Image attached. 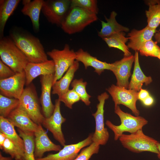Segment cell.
I'll return each mask as SVG.
<instances>
[{
    "label": "cell",
    "mask_w": 160,
    "mask_h": 160,
    "mask_svg": "<svg viewBox=\"0 0 160 160\" xmlns=\"http://www.w3.org/2000/svg\"><path fill=\"white\" fill-rule=\"evenodd\" d=\"M20 136L23 139L24 144L25 160H36L35 157L34 133L17 129Z\"/></svg>",
    "instance_id": "f1b7e54d"
},
{
    "label": "cell",
    "mask_w": 160,
    "mask_h": 160,
    "mask_svg": "<svg viewBox=\"0 0 160 160\" xmlns=\"http://www.w3.org/2000/svg\"><path fill=\"white\" fill-rule=\"evenodd\" d=\"M9 67L0 60V79H4L11 77L15 74Z\"/></svg>",
    "instance_id": "8d00e7d4"
},
{
    "label": "cell",
    "mask_w": 160,
    "mask_h": 160,
    "mask_svg": "<svg viewBox=\"0 0 160 160\" xmlns=\"http://www.w3.org/2000/svg\"><path fill=\"white\" fill-rule=\"evenodd\" d=\"M97 19V15L79 7H71L60 26L65 33L71 35L82 31Z\"/></svg>",
    "instance_id": "277c9868"
},
{
    "label": "cell",
    "mask_w": 160,
    "mask_h": 160,
    "mask_svg": "<svg viewBox=\"0 0 160 160\" xmlns=\"http://www.w3.org/2000/svg\"><path fill=\"white\" fill-rule=\"evenodd\" d=\"M79 67V62L76 60L65 74L53 84L52 94H56L59 97L68 91L70 85L73 80L74 74Z\"/></svg>",
    "instance_id": "cb8c5ba5"
},
{
    "label": "cell",
    "mask_w": 160,
    "mask_h": 160,
    "mask_svg": "<svg viewBox=\"0 0 160 160\" xmlns=\"http://www.w3.org/2000/svg\"><path fill=\"white\" fill-rule=\"evenodd\" d=\"M87 85L86 81H84L82 79H75L73 80L71 86L77 93L80 97V100L83 102L85 105L89 106L91 102L90 98L91 96L89 95L86 90V87Z\"/></svg>",
    "instance_id": "4dcf8cb0"
},
{
    "label": "cell",
    "mask_w": 160,
    "mask_h": 160,
    "mask_svg": "<svg viewBox=\"0 0 160 160\" xmlns=\"http://www.w3.org/2000/svg\"><path fill=\"white\" fill-rule=\"evenodd\" d=\"M20 0L0 1V36L3 37L4 30L7 20L17 7Z\"/></svg>",
    "instance_id": "484cf974"
},
{
    "label": "cell",
    "mask_w": 160,
    "mask_h": 160,
    "mask_svg": "<svg viewBox=\"0 0 160 160\" xmlns=\"http://www.w3.org/2000/svg\"><path fill=\"white\" fill-rule=\"evenodd\" d=\"M24 71L26 78L25 84L28 86L39 76L54 74L55 64L52 60L39 63L29 62Z\"/></svg>",
    "instance_id": "ac0fdd59"
},
{
    "label": "cell",
    "mask_w": 160,
    "mask_h": 160,
    "mask_svg": "<svg viewBox=\"0 0 160 160\" xmlns=\"http://www.w3.org/2000/svg\"><path fill=\"white\" fill-rule=\"evenodd\" d=\"M148 9L145 11L148 25L150 28L156 30L160 24V0L147 1Z\"/></svg>",
    "instance_id": "83f0119b"
},
{
    "label": "cell",
    "mask_w": 160,
    "mask_h": 160,
    "mask_svg": "<svg viewBox=\"0 0 160 160\" xmlns=\"http://www.w3.org/2000/svg\"><path fill=\"white\" fill-rule=\"evenodd\" d=\"M43 0H23V7L21 10L22 13L30 18L34 30L39 31L40 27L39 17L43 3Z\"/></svg>",
    "instance_id": "44dd1931"
},
{
    "label": "cell",
    "mask_w": 160,
    "mask_h": 160,
    "mask_svg": "<svg viewBox=\"0 0 160 160\" xmlns=\"http://www.w3.org/2000/svg\"><path fill=\"white\" fill-rule=\"evenodd\" d=\"M26 81L24 71L9 78L0 79V94L9 98L19 99L24 91Z\"/></svg>",
    "instance_id": "7c38bea8"
},
{
    "label": "cell",
    "mask_w": 160,
    "mask_h": 160,
    "mask_svg": "<svg viewBox=\"0 0 160 160\" xmlns=\"http://www.w3.org/2000/svg\"><path fill=\"white\" fill-rule=\"evenodd\" d=\"M7 118L15 127L25 131L34 133L38 127V125L33 121L20 104Z\"/></svg>",
    "instance_id": "e0dca14e"
},
{
    "label": "cell",
    "mask_w": 160,
    "mask_h": 160,
    "mask_svg": "<svg viewBox=\"0 0 160 160\" xmlns=\"http://www.w3.org/2000/svg\"><path fill=\"white\" fill-rule=\"evenodd\" d=\"M54 74L42 75L40 76L41 94L40 102L43 114L45 118L53 113L55 105L52 102L51 93L53 84Z\"/></svg>",
    "instance_id": "9a60e30c"
},
{
    "label": "cell",
    "mask_w": 160,
    "mask_h": 160,
    "mask_svg": "<svg viewBox=\"0 0 160 160\" xmlns=\"http://www.w3.org/2000/svg\"><path fill=\"white\" fill-rule=\"evenodd\" d=\"M100 148V145L92 142L87 147L82 148L73 160H89L93 155L98 153Z\"/></svg>",
    "instance_id": "e575fe53"
},
{
    "label": "cell",
    "mask_w": 160,
    "mask_h": 160,
    "mask_svg": "<svg viewBox=\"0 0 160 160\" xmlns=\"http://www.w3.org/2000/svg\"><path fill=\"white\" fill-rule=\"evenodd\" d=\"M157 147L158 151V153L157 154V156L158 158L160 159V143L159 142L157 144Z\"/></svg>",
    "instance_id": "7bdbcfd3"
},
{
    "label": "cell",
    "mask_w": 160,
    "mask_h": 160,
    "mask_svg": "<svg viewBox=\"0 0 160 160\" xmlns=\"http://www.w3.org/2000/svg\"><path fill=\"white\" fill-rule=\"evenodd\" d=\"M150 95L146 89H141L138 92V98L141 102Z\"/></svg>",
    "instance_id": "74e56055"
},
{
    "label": "cell",
    "mask_w": 160,
    "mask_h": 160,
    "mask_svg": "<svg viewBox=\"0 0 160 160\" xmlns=\"http://www.w3.org/2000/svg\"><path fill=\"white\" fill-rule=\"evenodd\" d=\"M30 85L24 89L19 99L20 104L34 122L41 124L45 118L41 112L34 87Z\"/></svg>",
    "instance_id": "ba28073f"
},
{
    "label": "cell",
    "mask_w": 160,
    "mask_h": 160,
    "mask_svg": "<svg viewBox=\"0 0 160 160\" xmlns=\"http://www.w3.org/2000/svg\"><path fill=\"white\" fill-rule=\"evenodd\" d=\"M154 101L153 98L150 95L142 101L143 104L145 106H150L154 103Z\"/></svg>",
    "instance_id": "f35d334b"
},
{
    "label": "cell",
    "mask_w": 160,
    "mask_h": 160,
    "mask_svg": "<svg viewBox=\"0 0 160 160\" xmlns=\"http://www.w3.org/2000/svg\"><path fill=\"white\" fill-rule=\"evenodd\" d=\"M154 38L157 43H160V32L157 31L154 36Z\"/></svg>",
    "instance_id": "60d3db41"
},
{
    "label": "cell",
    "mask_w": 160,
    "mask_h": 160,
    "mask_svg": "<svg viewBox=\"0 0 160 160\" xmlns=\"http://www.w3.org/2000/svg\"><path fill=\"white\" fill-rule=\"evenodd\" d=\"M125 35L124 32H121L102 39L109 47L120 49L123 52L124 56H128L131 55L132 54L126 44L129 39L128 37H126Z\"/></svg>",
    "instance_id": "4316f807"
},
{
    "label": "cell",
    "mask_w": 160,
    "mask_h": 160,
    "mask_svg": "<svg viewBox=\"0 0 160 160\" xmlns=\"http://www.w3.org/2000/svg\"><path fill=\"white\" fill-rule=\"evenodd\" d=\"M119 140L124 148L132 152L158 153L157 144L159 142L145 135L142 129L130 134H123Z\"/></svg>",
    "instance_id": "5b68a950"
},
{
    "label": "cell",
    "mask_w": 160,
    "mask_h": 160,
    "mask_svg": "<svg viewBox=\"0 0 160 160\" xmlns=\"http://www.w3.org/2000/svg\"><path fill=\"white\" fill-rule=\"evenodd\" d=\"M158 32H160V29H159V30L158 31Z\"/></svg>",
    "instance_id": "f6af8a7d"
},
{
    "label": "cell",
    "mask_w": 160,
    "mask_h": 160,
    "mask_svg": "<svg viewBox=\"0 0 160 160\" xmlns=\"http://www.w3.org/2000/svg\"><path fill=\"white\" fill-rule=\"evenodd\" d=\"M109 97L106 92H104L97 96L99 103L97 105V110L92 114L95 120V131L92 138L93 142L99 145H104L108 142L109 134L105 127L104 123V106L105 101Z\"/></svg>",
    "instance_id": "9c48e42d"
},
{
    "label": "cell",
    "mask_w": 160,
    "mask_h": 160,
    "mask_svg": "<svg viewBox=\"0 0 160 160\" xmlns=\"http://www.w3.org/2000/svg\"><path fill=\"white\" fill-rule=\"evenodd\" d=\"M156 30L151 29L147 26L140 30H132L128 34L129 41L127 46L135 51H139L146 41L152 39Z\"/></svg>",
    "instance_id": "ffe728a7"
},
{
    "label": "cell",
    "mask_w": 160,
    "mask_h": 160,
    "mask_svg": "<svg viewBox=\"0 0 160 160\" xmlns=\"http://www.w3.org/2000/svg\"><path fill=\"white\" fill-rule=\"evenodd\" d=\"M106 90L111 96L115 106L123 105L129 109L135 116H139L140 111L136 105L138 92L114 84H112Z\"/></svg>",
    "instance_id": "30bf717a"
},
{
    "label": "cell",
    "mask_w": 160,
    "mask_h": 160,
    "mask_svg": "<svg viewBox=\"0 0 160 160\" xmlns=\"http://www.w3.org/2000/svg\"><path fill=\"white\" fill-rule=\"evenodd\" d=\"M20 104L19 100L0 94V116L7 118Z\"/></svg>",
    "instance_id": "f546056e"
},
{
    "label": "cell",
    "mask_w": 160,
    "mask_h": 160,
    "mask_svg": "<svg viewBox=\"0 0 160 160\" xmlns=\"http://www.w3.org/2000/svg\"><path fill=\"white\" fill-rule=\"evenodd\" d=\"M157 58L160 60V54L158 57Z\"/></svg>",
    "instance_id": "ee69618b"
},
{
    "label": "cell",
    "mask_w": 160,
    "mask_h": 160,
    "mask_svg": "<svg viewBox=\"0 0 160 160\" xmlns=\"http://www.w3.org/2000/svg\"><path fill=\"white\" fill-rule=\"evenodd\" d=\"M117 15V13L115 11H113L111 12L109 18L105 16L106 22L100 20L102 28L98 32L99 37L103 39L118 33L129 31L128 28L122 25L117 22L116 18Z\"/></svg>",
    "instance_id": "603a6c76"
},
{
    "label": "cell",
    "mask_w": 160,
    "mask_h": 160,
    "mask_svg": "<svg viewBox=\"0 0 160 160\" xmlns=\"http://www.w3.org/2000/svg\"><path fill=\"white\" fill-rule=\"evenodd\" d=\"M93 133L90 134L86 139L76 143L65 145L57 153L49 154L36 160H73L82 148L93 142Z\"/></svg>",
    "instance_id": "4fadbf2b"
},
{
    "label": "cell",
    "mask_w": 160,
    "mask_h": 160,
    "mask_svg": "<svg viewBox=\"0 0 160 160\" xmlns=\"http://www.w3.org/2000/svg\"><path fill=\"white\" fill-rule=\"evenodd\" d=\"M71 0H44L41 11L50 23L61 26L71 7Z\"/></svg>",
    "instance_id": "52a82bcc"
},
{
    "label": "cell",
    "mask_w": 160,
    "mask_h": 160,
    "mask_svg": "<svg viewBox=\"0 0 160 160\" xmlns=\"http://www.w3.org/2000/svg\"><path fill=\"white\" fill-rule=\"evenodd\" d=\"M47 54L52 59L55 64L53 84L63 76L76 60V52L73 49H70L68 44H65L62 50L53 49Z\"/></svg>",
    "instance_id": "8992f818"
},
{
    "label": "cell",
    "mask_w": 160,
    "mask_h": 160,
    "mask_svg": "<svg viewBox=\"0 0 160 160\" xmlns=\"http://www.w3.org/2000/svg\"><path fill=\"white\" fill-rule=\"evenodd\" d=\"M134 61V56L132 55L124 56L121 60L111 63L110 70L116 77L117 86L128 89L129 79L131 75V69Z\"/></svg>",
    "instance_id": "5bb4252c"
},
{
    "label": "cell",
    "mask_w": 160,
    "mask_h": 160,
    "mask_svg": "<svg viewBox=\"0 0 160 160\" xmlns=\"http://www.w3.org/2000/svg\"><path fill=\"white\" fill-rule=\"evenodd\" d=\"M1 149L15 160H25L24 153L7 137Z\"/></svg>",
    "instance_id": "1f68e13d"
},
{
    "label": "cell",
    "mask_w": 160,
    "mask_h": 160,
    "mask_svg": "<svg viewBox=\"0 0 160 160\" xmlns=\"http://www.w3.org/2000/svg\"><path fill=\"white\" fill-rule=\"evenodd\" d=\"M41 125L38 124L37 130L34 132V155L36 159L43 157L46 152L59 151L61 149L60 145L56 144L51 141Z\"/></svg>",
    "instance_id": "2e32d148"
},
{
    "label": "cell",
    "mask_w": 160,
    "mask_h": 160,
    "mask_svg": "<svg viewBox=\"0 0 160 160\" xmlns=\"http://www.w3.org/2000/svg\"><path fill=\"white\" fill-rule=\"evenodd\" d=\"M71 7H81L91 13L97 15L99 10L96 0H71Z\"/></svg>",
    "instance_id": "836d02e7"
},
{
    "label": "cell",
    "mask_w": 160,
    "mask_h": 160,
    "mask_svg": "<svg viewBox=\"0 0 160 160\" xmlns=\"http://www.w3.org/2000/svg\"><path fill=\"white\" fill-rule=\"evenodd\" d=\"M7 138L4 133L0 132V148L1 149L3 144Z\"/></svg>",
    "instance_id": "ab89813d"
},
{
    "label": "cell",
    "mask_w": 160,
    "mask_h": 160,
    "mask_svg": "<svg viewBox=\"0 0 160 160\" xmlns=\"http://www.w3.org/2000/svg\"><path fill=\"white\" fill-rule=\"evenodd\" d=\"M0 57L1 60L16 73L23 71L29 62L12 40L7 37L0 39Z\"/></svg>",
    "instance_id": "7a4b0ae2"
},
{
    "label": "cell",
    "mask_w": 160,
    "mask_h": 160,
    "mask_svg": "<svg viewBox=\"0 0 160 160\" xmlns=\"http://www.w3.org/2000/svg\"><path fill=\"white\" fill-rule=\"evenodd\" d=\"M58 99L60 102L64 103L65 106L70 109L72 108L73 105L74 103L80 100L78 95L73 89H69L65 93L59 97Z\"/></svg>",
    "instance_id": "d590c367"
},
{
    "label": "cell",
    "mask_w": 160,
    "mask_h": 160,
    "mask_svg": "<svg viewBox=\"0 0 160 160\" xmlns=\"http://www.w3.org/2000/svg\"><path fill=\"white\" fill-rule=\"evenodd\" d=\"M76 60L83 63L85 69L89 67H92L95 69L94 71L98 75H100L105 70H110L111 63L98 60L97 57L91 55L81 48L76 52Z\"/></svg>",
    "instance_id": "d6986e66"
},
{
    "label": "cell",
    "mask_w": 160,
    "mask_h": 160,
    "mask_svg": "<svg viewBox=\"0 0 160 160\" xmlns=\"http://www.w3.org/2000/svg\"><path fill=\"white\" fill-rule=\"evenodd\" d=\"M133 73L128 89L138 92L143 84L147 86L152 82V79L151 76H145L141 70L139 62L138 51H135Z\"/></svg>",
    "instance_id": "7402d4cb"
},
{
    "label": "cell",
    "mask_w": 160,
    "mask_h": 160,
    "mask_svg": "<svg viewBox=\"0 0 160 160\" xmlns=\"http://www.w3.org/2000/svg\"><path fill=\"white\" fill-rule=\"evenodd\" d=\"M11 157L4 156L2 155L1 152H0V160H13Z\"/></svg>",
    "instance_id": "b9f144b4"
},
{
    "label": "cell",
    "mask_w": 160,
    "mask_h": 160,
    "mask_svg": "<svg viewBox=\"0 0 160 160\" xmlns=\"http://www.w3.org/2000/svg\"><path fill=\"white\" fill-rule=\"evenodd\" d=\"M0 132L4 133L24 153L23 140L16 132L14 126L7 118L0 116Z\"/></svg>",
    "instance_id": "d4e9b609"
},
{
    "label": "cell",
    "mask_w": 160,
    "mask_h": 160,
    "mask_svg": "<svg viewBox=\"0 0 160 160\" xmlns=\"http://www.w3.org/2000/svg\"><path fill=\"white\" fill-rule=\"evenodd\" d=\"M10 38L27 58L29 62L39 63L47 60V54L39 39L31 34L15 29Z\"/></svg>",
    "instance_id": "6da1fadb"
},
{
    "label": "cell",
    "mask_w": 160,
    "mask_h": 160,
    "mask_svg": "<svg viewBox=\"0 0 160 160\" xmlns=\"http://www.w3.org/2000/svg\"><path fill=\"white\" fill-rule=\"evenodd\" d=\"M60 102L58 99L55 100V107L53 113L49 117L45 118L41 125L52 134L56 140L64 146L65 145L66 141L61 126L66 119L61 114Z\"/></svg>",
    "instance_id": "8fae6325"
},
{
    "label": "cell",
    "mask_w": 160,
    "mask_h": 160,
    "mask_svg": "<svg viewBox=\"0 0 160 160\" xmlns=\"http://www.w3.org/2000/svg\"><path fill=\"white\" fill-rule=\"evenodd\" d=\"M156 41L152 39L145 42L139 51L142 56L157 57L160 54V47Z\"/></svg>",
    "instance_id": "d6a6232c"
},
{
    "label": "cell",
    "mask_w": 160,
    "mask_h": 160,
    "mask_svg": "<svg viewBox=\"0 0 160 160\" xmlns=\"http://www.w3.org/2000/svg\"><path fill=\"white\" fill-rule=\"evenodd\" d=\"M114 112L120 118V124L115 125L108 120L106 121L105 124L113 132L115 140H118L124 132L134 133L142 129L148 124V121L144 117L139 116H134L125 112L119 105L115 106Z\"/></svg>",
    "instance_id": "3957f363"
}]
</instances>
